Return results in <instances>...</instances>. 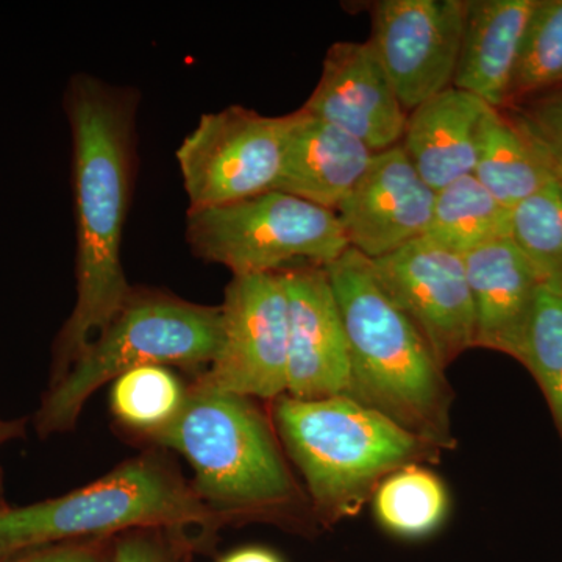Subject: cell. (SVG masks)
<instances>
[{"mask_svg":"<svg viewBox=\"0 0 562 562\" xmlns=\"http://www.w3.org/2000/svg\"><path fill=\"white\" fill-rule=\"evenodd\" d=\"M269 405L322 530L358 516L392 472L441 461V450L347 395L302 401L284 394Z\"/></svg>","mask_w":562,"mask_h":562,"instance_id":"4","label":"cell"},{"mask_svg":"<svg viewBox=\"0 0 562 562\" xmlns=\"http://www.w3.org/2000/svg\"><path fill=\"white\" fill-rule=\"evenodd\" d=\"M371 14L369 41L403 109L409 113L453 87L465 0H380Z\"/></svg>","mask_w":562,"mask_h":562,"instance_id":"11","label":"cell"},{"mask_svg":"<svg viewBox=\"0 0 562 562\" xmlns=\"http://www.w3.org/2000/svg\"><path fill=\"white\" fill-rule=\"evenodd\" d=\"M291 114L283 162L273 191L335 211L368 171L375 154L330 122L303 110Z\"/></svg>","mask_w":562,"mask_h":562,"instance_id":"16","label":"cell"},{"mask_svg":"<svg viewBox=\"0 0 562 562\" xmlns=\"http://www.w3.org/2000/svg\"><path fill=\"white\" fill-rule=\"evenodd\" d=\"M190 532L144 528L116 536L113 562H190Z\"/></svg>","mask_w":562,"mask_h":562,"instance_id":"27","label":"cell"},{"mask_svg":"<svg viewBox=\"0 0 562 562\" xmlns=\"http://www.w3.org/2000/svg\"><path fill=\"white\" fill-rule=\"evenodd\" d=\"M487 109L482 99L452 87L409 111L401 146L432 190L472 176L480 121Z\"/></svg>","mask_w":562,"mask_h":562,"instance_id":"18","label":"cell"},{"mask_svg":"<svg viewBox=\"0 0 562 562\" xmlns=\"http://www.w3.org/2000/svg\"><path fill=\"white\" fill-rule=\"evenodd\" d=\"M301 110L360 139L373 154L398 146L408 120L369 40L333 44L321 79Z\"/></svg>","mask_w":562,"mask_h":562,"instance_id":"13","label":"cell"},{"mask_svg":"<svg viewBox=\"0 0 562 562\" xmlns=\"http://www.w3.org/2000/svg\"><path fill=\"white\" fill-rule=\"evenodd\" d=\"M220 562H284L283 558L268 547L249 546L233 550L225 554Z\"/></svg>","mask_w":562,"mask_h":562,"instance_id":"29","label":"cell"},{"mask_svg":"<svg viewBox=\"0 0 562 562\" xmlns=\"http://www.w3.org/2000/svg\"><path fill=\"white\" fill-rule=\"evenodd\" d=\"M350 351L347 397L383 414L436 449H457L454 392L425 339L360 251L327 268Z\"/></svg>","mask_w":562,"mask_h":562,"instance_id":"3","label":"cell"},{"mask_svg":"<svg viewBox=\"0 0 562 562\" xmlns=\"http://www.w3.org/2000/svg\"><path fill=\"white\" fill-rule=\"evenodd\" d=\"M520 364L538 383L562 441V292L542 284L536 295Z\"/></svg>","mask_w":562,"mask_h":562,"instance_id":"24","label":"cell"},{"mask_svg":"<svg viewBox=\"0 0 562 562\" xmlns=\"http://www.w3.org/2000/svg\"><path fill=\"white\" fill-rule=\"evenodd\" d=\"M509 214L476 177L465 176L436 191L427 238L464 257L486 244L509 238Z\"/></svg>","mask_w":562,"mask_h":562,"instance_id":"21","label":"cell"},{"mask_svg":"<svg viewBox=\"0 0 562 562\" xmlns=\"http://www.w3.org/2000/svg\"><path fill=\"white\" fill-rule=\"evenodd\" d=\"M371 261L384 290L446 371L475 349L471 290L460 254L424 236Z\"/></svg>","mask_w":562,"mask_h":562,"instance_id":"10","label":"cell"},{"mask_svg":"<svg viewBox=\"0 0 562 562\" xmlns=\"http://www.w3.org/2000/svg\"><path fill=\"white\" fill-rule=\"evenodd\" d=\"M509 238L539 281L562 292V181H549L513 206Z\"/></svg>","mask_w":562,"mask_h":562,"instance_id":"23","label":"cell"},{"mask_svg":"<svg viewBox=\"0 0 562 562\" xmlns=\"http://www.w3.org/2000/svg\"><path fill=\"white\" fill-rule=\"evenodd\" d=\"M371 503L380 528L405 541L435 535L452 508L446 483L428 464H408L392 472L373 492Z\"/></svg>","mask_w":562,"mask_h":562,"instance_id":"20","label":"cell"},{"mask_svg":"<svg viewBox=\"0 0 562 562\" xmlns=\"http://www.w3.org/2000/svg\"><path fill=\"white\" fill-rule=\"evenodd\" d=\"M536 0H465L464 29L453 88L503 110Z\"/></svg>","mask_w":562,"mask_h":562,"instance_id":"17","label":"cell"},{"mask_svg":"<svg viewBox=\"0 0 562 562\" xmlns=\"http://www.w3.org/2000/svg\"><path fill=\"white\" fill-rule=\"evenodd\" d=\"M63 105L72 144L77 297L54 344L49 386L116 316L133 288L122 241L138 162V91L79 72Z\"/></svg>","mask_w":562,"mask_h":562,"instance_id":"1","label":"cell"},{"mask_svg":"<svg viewBox=\"0 0 562 562\" xmlns=\"http://www.w3.org/2000/svg\"><path fill=\"white\" fill-rule=\"evenodd\" d=\"M435 198L398 144L375 154L335 213L350 249L376 260L427 235Z\"/></svg>","mask_w":562,"mask_h":562,"instance_id":"14","label":"cell"},{"mask_svg":"<svg viewBox=\"0 0 562 562\" xmlns=\"http://www.w3.org/2000/svg\"><path fill=\"white\" fill-rule=\"evenodd\" d=\"M462 258L475 317V347L519 361L541 281L512 238L486 244Z\"/></svg>","mask_w":562,"mask_h":562,"instance_id":"15","label":"cell"},{"mask_svg":"<svg viewBox=\"0 0 562 562\" xmlns=\"http://www.w3.org/2000/svg\"><path fill=\"white\" fill-rule=\"evenodd\" d=\"M147 441L187 458L192 490L221 527L269 524L303 536L322 530L271 416L254 398L190 384L177 419Z\"/></svg>","mask_w":562,"mask_h":562,"instance_id":"2","label":"cell"},{"mask_svg":"<svg viewBox=\"0 0 562 562\" xmlns=\"http://www.w3.org/2000/svg\"><path fill=\"white\" fill-rule=\"evenodd\" d=\"M280 276L290 314L286 395L302 401L347 395L349 342L327 269L295 265Z\"/></svg>","mask_w":562,"mask_h":562,"instance_id":"12","label":"cell"},{"mask_svg":"<svg viewBox=\"0 0 562 562\" xmlns=\"http://www.w3.org/2000/svg\"><path fill=\"white\" fill-rule=\"evenodd\" d=\"M553 91H562V0H536L509 103Z\"/></svg>","mask_w":562,"mask_h":562,"instance_id":"25","label":"cell"},{"mask_svg":"<svg viewBox=\"0 0 562 562\" xmlns=\"http://www.w3.org/2000/svg\"><path fill=\"white\" fill-rule=\"evenodd\" d=\"M292 114L265 116L232 105L203 114L176 151L190 209H211L273 191Z\"/></svg>","mask_w":562,"mask_h":562,"instance_id":"8","label":"cell"},{"mask_svg":"<svg viewBox=\"0 0 562 562\" xmlns=\"http://www.w3.org/2000/svg\"><path fill=\"white\" fill-rule=\"evenodd\" d=\"M144 528L187 532L221 528L191 483L158 452L122 462L102 479L61 497L0 509V562L50 543L114 538Z\"/></svg>","mask_w":562,"mask_h":562,"instance_id":"5","label":"cell"},{"mask_svg":"<svg viewBox=\"0 0 562 562\" xmlns=\"http://www.w3.org/2000/svg\"><path fill=\"white\" fill-rule=\"evenodd\" d=\"M220 306L199 305L160 290L132 288L116 316L60 382L50 384L35 416L41 436L74 430L85 403L121 375L158 364L198 379L210 368L221 342Z\"/></svg>","mask_w":562,"mask_h":562,"instance_id":"6","label":"cell"},{"mask_svg":"<svg viewBox=\"0 0 562 562\" xmlns=\"http://www.w3.org/2000/svg\"><path fill=\"white\" fill-rule=\"evenodd\" d=\"M188 246L233 276L276 273L295 265L327 268L349 250L338 214L281 191L211 209H188Z\"/></svg>","mask_w":562,"mask_h":562,"instance_id":"7","label":"cell"},{"mask_svg":"<svg viewBox=\"0 0 562 562\" xmlns=\"http://www.w3.org/2000/svg\"><path fill=\"white\" fill-rule=\"evenodd\" d=\"M114 538L74 539L38 547L5 562H113Z\"/></svg>","mask_w":562,"mask_h":562,"instance_id":"28","label":"cell"},{"mask_svg":"<svg viewBox=\"0 0 562 562\" xmlns=\"http://www.w3.org/2000/svg\"><path fill=\"white\" fill-rule=\"evenodd\" d=\"M554 179L562 181V91L536 95L509 114Z\"/></svg>","mask_w":562,"mask_h":562,"instance_id":"26","label":"cell"},{"mask_svg":"<svg viewBox=\"0 0 562 562\" xmlns=\"http://www.w3.org/2000/svg\"><path fill=\"white\" fill-rule=\"evenodd\" d=\"M188 390L168 366H143L114 380L111 413L125 430L149 439L177 419Z\"/></svg>","mask_w":562,"mask_h":562,"instance_id":"22","label":"cell"},{"mask_svg":"<svg viewBox=\"0 0 562 562\" xmlns=\"http://www.w3.org/2000/svg\"><path fill=\"white\" fill-rule=\"evenodd\" d=\"M22 435H24V422L0 419V449H2L3 443L13 441ZM3 508H7V505L3 501L2 468H0V509Z\"/></svg>","mask_w":562,"mask_h":562,"instance_id":"30","label":"cell"},{"mask_svg":"<svg viewBox=\"0 0 562 562\" xmlns=\"http://www.w3.org/2000/svg\"><path fill=\"white\" fill-rule=\"evenodd\" d=\"M221 314L216 357L192 384L269 403L286 394L290 314L280 272L233 276Z\"/></svg>","mask_w":562,"mask_h":562,"instance_id":"9","label":"cell"},{"mask_svg":"<svg viewBox=\"0 0 562 562\" xmlns=\"http://www.w3.org/2000/svg\"><path fill=\"white\" fill-rule=\"evenodd\" d=\"M473 176L509 210L554 180L509 114L491 106L480 121Z\"/></svg>","mask_w":562,"mask_h":562,"instance_id":"19","label":"cell"}]
</instances>
